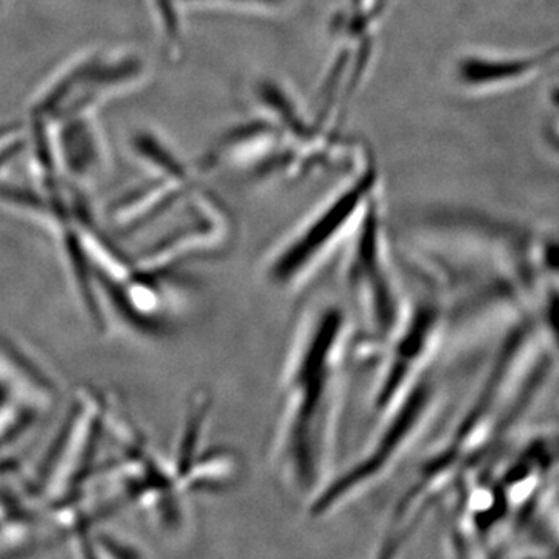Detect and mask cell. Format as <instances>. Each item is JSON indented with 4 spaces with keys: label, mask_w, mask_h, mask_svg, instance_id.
Wrapping results in <instances>:
<instances>
[{
    "label": "cell",
    "mask_w": 559,
    "mask_h": 559,
    "mask_svg": "<svg viewBox=\"0 0 559 559\" xmlns=\"http://www.w3.org/2000/svg\"><path fill=\"white\" fill-rule=\"evenodd\" d=\"M551 70H559V44L546 51L524 57L491 58L471 55L459 61L455 73L460 83L465 86L488 90L536 79Z\"/></svg>",
    "instance_id": "7"
},
{
    "label": "cell",
    "mask_w": 559,
    "mask_h": 559,
    "mask_svg": "<svg viewBox=\"0 0 559 559\" xmlns=\"http://www.w3.org/2000/svg\"><path fill=\"white\" fill-rule=\"evenodd\" d=\"M377 194V168H364L318 212L264 253V283L280 293H297L307 286L323 266L341 255Z\"/></svg>",
    "instance_id": "3"
},
{
    "label": "cell",
    "mask_w": 559,
    "mask_h": 559,
    "mask_svg": "<svg viewBox=\"0 0 559 559\" xmlns=\"http://www.w3.org/2000/svg\"><path fill=\"white\" fill-rule=\"evenodd\" d=\"M90 114L55 121L60 124L55 135L50 134V138H55V142L51 140L55 157H60L62 165L79 175L90 171L102 159L100 131L91 120Z\"/></svg>",
    "instance_id": "8"
},
{
    "label": "cell",
    "mask_w": 559,
    "mask_h": 559,
    "mask_svg": "<svg viewBox=\"0 0 559 559\" xmlns=\"http://www.w3.org/2000/svg\"><path fill=\"white\" fill-rule=\"evenodd\" d=\"M412 528L401 527V525L392 524L388 532V536L381 540L377 551L370 559H401L403 557L404 544L409 539Z\"/></svg>",
    "instance_id": "10"
},
{
    "label": "cell",
    "mask_w": 559,
    "mask_h": 559,
    "mask_svg": "<svg viewBox=\"0 0 559 559\" xmlns=\"http://www.w3.org/2000/svg\"><path fill=\"white\" fill-rule=\"evenodd\" d=\"M154 20L159 24L165 44L175 51L182 43V25L178 13V0H148Z\"/></svg>",
    "instance_id": "9"
},
{
    "label": "cell",
    "mask_w": 559,
    "mask_h": 559,
    "mask_svg": "<svg viewBox=\"0 0 559 559\" xmlns=\"http://www.w3.org/2000/svg\"><path fill=\"white\" fill-rule=\"evenodd\" d=\"M441 396L440 384L430 371L393 409L382 415L369 447L347 468L334 474L312 500L308 506L311 516L336 514L380 487L429 432L441 409Z\"/></svg>",
    "instance_id": "4"
},
{
    "label": "cell",
    "mask_w": 559,
    "mask_h": 559,
    "mask_svg": "<svg viewBox=\"0 0 559 559\" xmlns=\"http://www.w3.org/2000/svg\"><path fill=\"white\" fill-rule=\"evenodd\" d=\"M190 2H200V0H190ZM205 2V0H201ZM212 2V0H210ZM216 2V0H213ZM221 2L241 3V5H253V7H278L282 5L285 0H221Z\"/></svg>",
    "instance_id": "11"
},
{
    "label": "cell",
    "mask_w": 559,
    "mask_h": 559,
    "mask_svg": "<svg viewBox=\"0 0 559 559\" xmlns=\"http://www.w3.org/2000/svg\"><path fill=\"white\" fill-rule=\"evenodd\" d=\"M142 73L143 61L138 55H91L51 81L36 98L31 119L51 124L68 117L91 112L102 98L131 86Z\"/></svg>",
    "instance_id": "6"
},
{
    "label": "cell",
    "mask_w": 559,
    "mask_h": 559,
    "mask_svg": "<svg viewBox=\"0 0 559 559\" xmlns=\"http://www.w3.org/2000/svg\"><path fill=\"white\" fill-rule=\"evenodd\" d=\"M401 266L412 286H407L406 311L399 330L378 360L370 399L371 409L380 418L430 373L450 330V307L444 294L406 264Z\"/></svg>",
    "instance_id": "5"
},
{
    "label": "cell",
    "mask_w": 559,
    "mask_h": 559,
    "mask_svg": "<svg viewBox=\"0 0 559 559\" xmlns=\"http://www.w3.org/2000/svg\"><path fill=\"white\" fill-rule=\"evenodd\" d=\"M340 257L342 286L355 326L353 359L378 364L407 305L403 266L378 194Z\"/></svg>",
    "instance_id": "2"
},
{
    "label": "cell",
    "mask_w": 559,
    "mask_h": 559,
    "mask_svg": "<svg viewBox=\"0 0 559 559\" xmlns=\"http://www.w3.org/2000/svg\"><path fill=\"white\" fill-rule=\"evenodd\" d=\"M355 326L347 305L312 301L283 362L270 462L288 495L310 506L336 474Z\"/></svg>",
    "instance_id": "1"
}]
</instances>
